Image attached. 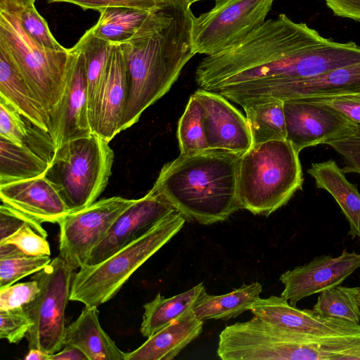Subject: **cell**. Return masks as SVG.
<instances>
[{
  "instance_id": "5",
  "label": "cell",
  "mask_w": 360,
  "mask_h": 360,
  "mask_svg": "<svg viewBox=\"0 0 360 360\" xmlns=\"http://www.w3.org/2000/svg\"><path fill=\"white\" fill-rule=\"evenodd\" d=\"M185 221L174 211L102 262L81 266L75 274L70 300L98 307L113 298L131 276L182 229Z\"/></svg>"
},
{
  "instance_id": "31",
  "label": "cell",
  "mask_w": 360,
  "mask_h": 360,
  "mask_svg": "<svg viewBox=\"0 0 360 360\" xmlns=\"http://www.w3.org/2000/svg\"><path fill=\"white\" fill-rule=\"evenodd\" d=\"M180 153H192L208 150L205 126L204 108L193 94L181 116L177 127Z\"/></svg>"
},
{
  "instance_id": "23",
  "label": "cell",
  "mask_w": 360,
  "mask_h": 360,
  "mask_svg": "<svg viewBox=\"0 0 360 360\" xmlns=\"http://www.w3.org/2000/svg\"><path fill=\"white\" fill-rule=\"evenodd\" d=\"M350 94H360V62L293 84L285 91L282 101Z\"/></svg>"
},
{
  "instance_id": "27",
  "label": "cell",
  "mask_w": 360,
  "mask_h": 360,
  "mask_svg": "<svg viewBox=\"0 0 360 360\" xmlns=\"http://www.w3.org/2000/svg\"><path fill=\"white\" fill-rule=\"evenodd\" d=\"M76 44L84 60L88 113L91 125L96 99L115 44L96 37L91 28L84 32Z\"/></svg>"
},
{
  "instance_id": "6",
  "label": "cell",
  "mask_w": 360,
  "mask_h": 360,
  "mask_svg": "<svg viewBox=\"0 0 360 360\" xmlns=\"http://www.w3.org/2000/svg\"><path fill=\"white\" fill-rule=\"evenodd\" d=\"M22 7L13 0H0V44L51 117L64 93L70 49L52 50L32 39L20 25Z\"/></svg>"
},
{
  "instance_id": "12",
  "label": "cell",
  "mask_w": 360,
  "mask_h": 360,
  "mask_svg": "<svg viewBox=\"0 0 360 360\" xmlns=\"http://www.w3.org/2000/svg\"><path fill=\"white\" fill-rule=\"evenodd\" d=\"M49 134L56 146L91 134L83 54L77 44L70 48L64 93L50 117Z\"/></svg>"
},
{
  "instance_id": "13",
  "label": "cell",
  "mask_w": 360,
  "mask_h": 360,
  "mask_svg": "<svg viewBox=\"0 0 360 360\" xmlns=\"http://www.w3.org/2000/svg\"><path fill=\"white\" fill-rule=\"evenodd\" d=\"M174 211L167 201L151 191L145 196L135 199L94 248L85 264L94 265L102 262L141 238Z\"/></svg>"
},
{
  "instance_id": "14",
  "label": "cell",
  "mask_w": 360,
  "mask_h": 360,
  "mask_svg": "<svg viewBox=\"0 0 360 360\" xmlns=\"http://www.w3.org/2000/svg\"><path fill=\"white\" fill-rule=\"evenodd\" d=\"M359 267L360 253L346 249L338 257H315L281 275L279 280L284 285L281 296L296 306L307 297L340 285Z\"/></svg>"
},
{
  "instance_id": "1",
  "label": "cell",
  "mask_w": 360,
  "mask_h": 360,
  "mask_svg": "<svg viewBox=\"0 0 360 360\" xmlns=\"http://www.w3.org/2000/svg\"><path fill=\"white\" fill-rule=\"evenodd\" d=\"M360 62V46L322 37L281 13L241 41L207 56L195 71L198 86L242 108L282 101L293 84Z\"/></svg>"
},
{
  "instance_id": "8",
  "label": "cell",
  "mask_w": 360,
  "mask_h": 360,
  "mask_svg": "<svg viewBox=\"0 0 360 360\" xmlns=\"http://www.w3.org/2000/svg\"><path fill=\"white\" fill-rule=\"evenodd\" d=\"M75 270L58 255L32 277L40 290L23 307L32 323L26 335L29 349L37 348L53 354L63 347L65 312Z\"/></svg>"
},
{
  "instance_id": "10",
  "label": "cell",
  "mask_w": 360,
  "mask_h": 360,
  "mask_svg": "<svg viewBox=\"0 0 360 360\" xmlns=\"http://www.w3.org/2000/svg\"><path fill=\"white\" fill-rule=\"evenodd\" d=\"M134 201L114 196L71 211L58 223L59 255L75 269L84 265L115 221Z\"/></svg>"
},
{
  "instance_id": "7",
  "label": "cell",
  "mask_w": 360,
  "mask_h": 360,
  "mask_svg": "<svg viewBox=\"0 0 360 360\" xmlns=\"http://www.w3.org/2000/svg\"><path fill=\"white\" fill-rule=\"evenodd\" d=\"M113 162L109 142L91 133L57 148L46 176L75 211L96 201L108 184Z\"/></svg>"
},
{
  "instance_id": "42",
  "label": "cell",
  "mask_w": 360,
  "mask_h": 360,
  "mask_svg": "<svg viewBox=\"0 0 360 360\" xmlns=\"http://www.w3.org/2000/svg\"><path fill=\"white\" fill-rule=\"evenodd\" d=\"M336 16L360 22V0H324Z\"/></svg>"
},
{
  "instance_id": "48",
  "label": "cell",
  "mask_w": 360,
  "mask_h": 360,
  "mask_svg": "<svg viewBox=\"0 0 360 360\" xmlns=\"http://www.w3.org/2000/svg\"><path fill=\"white\" fill-rule=\"evenodd\" d=\"M357 303H358V305L360 308V292L359 293L358 296H357Z\"/></svg>"
},
{
  "instance_id": "4",
  "label": "cell",
  "mask_w": 360,
  "mask_h": 360,
  "mask_svg": "<svg viewBox=\"0 0 360 360\" xmlns=\"http://www.w3.org/2000/svg\"><path fill=\"white\" fill-rule=\"evenodd\" d=\"M299 154L287 140L252 144L239 160V208L268 217L285 205L297 191L302 189Z\"/></svg>"
},
{
  "instance_id": "17",
  "label": "cell",
  "mask_w": 360,
  "mask_h": 360,
  "mask_svg": "<svg viewBox=\"0 0 360 360\" xmlns=\"http://www.w3.org/2000/svg\"><path fill=\"white\" fill-rule=\"evenodd\" d=\"M1 203L44 223H59L71 210L46 175L0 184Z\"/></svg>"
},
{
  "instance_id": "11",
  "label": "cell",
  "mask_w": 360,
  "mask_h": 360,
  "mask_svg": "<svg viewBox=\"0 0 360 360\" xmlns=\"http://www.w3.org/2000/svg\"><path fill=\"white\" fill-rule=\"evenodd\" d=\"M286 140L302 150L354 134L358 124L335 108L295 98L283 101Z\"/></svg>"
},
{
  "instance_id": "41",
  "label": "cell",
  "mask_w": 360,
  "mask_h": 360,
  "mask_svg": "<svg viewBox=\"0 0 360 360\" xmlns=\"http://www.w3.org/2000/svg\"><path fill=\"white\" fill-rule=\"evenodd\" d=\"M304 98L330 106L360 124V94Z\"/></svg>"
},
{
  "instance_id": "46",
  "label": "cell",
  "mask_w": 360,
  "mask_h": 360,
  "mask_svg": "<svg viewBox=\"0 0 360 360\" xmlns=\"http://www.w3.org/2000/svg\"><path fill=\"white\" fill-rule=\"evenodd\" d=\"M157 1L161 4H169L171 2H174L176 0H157Z\"/></svg>"
},
{
  "instance_id": "19",
  "label": "cell",
  "mask_w": 360,
  "mask_h": 360,
  "mask_svg": "<svg viewBox=\"0 0 360 360\" xmlns=\"http://www.w3.org/2000/svg\"><path fill=\"white\" fill-rule=\"evenodd\" d=\"M203 324L204 321L198 319L191 307L128 352L127 360H172L200 335Z\"/></svg>"
},
{
  "instance_id": "3",
  "label": "cell",
  "mask_w": 360,
  "mask_h": 360,
  "mask_svg": "<svg viewBox=\"0 0 360 360\" xmlns=\"http://www.w3.org/2000/svg\"><path fill=\"white\" fill-rule=\"evenodd\" d=\"M241 155L217 149L180 153L162 167L150 191L186 219L202 225L224 221L240 209L237 182Z\"/></svg>"
},
{
  "instance_id": "9",
  "label": "cell",
  "mask_w": 360,
  "mask_h": 360,
  "mask_svg": "<svg viewBox=\"0 0 360 360\" xmlns=\"http://www.w3.org/2000/svg\"><path fill=\"white\" fill-rule=\"evenodd\" d=\"M274 0H214L213 8L193 17L196 53L212 56L241 41L265 22Z\"/></svg>"
},
{
  "instance_id": "47",
  "label": "cell",
  "mask_w": 360,
  "mask_h": 360,
  "mask_svg": "<svg viewBox=\"0 0 360 360\" xmlns=\"http://www.w3.org/2000/svg\"><path fill=\"white\" fill-rule=\"evenodd\" d=\"M188 4H189L190 6L196 2V1H201V0H184Z\"/></svg>"
},
{
  "instance_id": "29",
  "label": "cell",
  "mask_w": 360,
  "mask_h": 360,
  "mask_svg": "<svg viewBox=\"0 0 360 360\" xmlns=\"http://www.w3.org/2000/svg\"><path fill=\"white\" fill-rule=\"evenodd\" d=\"M243 108L246 114L252 144L286 140L283 102L272 101Z\"/></svg>"
},
{
  "instance_id": "25",
  "label": "cell",
  "mask_w": 360,
  "mask_h": 360,
  "mask_svg": "<svg viewBox=\"0 0 360 360\" xmlns=\"http://www.w3.org/2000/svg\"><path fill=\"white\" fill-rule=\"evenodd\" d=\"M204 290L203 283H200L170 297L158 293L153 300L143 305L141 334L149 338L169 325L191 308Z\"/></svg>"
},
{
  "instance_id": "22",
  "label": "cell",
  "mask_w": 360,
  "mask_h": 360,
  "mask_svg": "<svg viewBox=\"0 0 360 360\" xmlns=\"http://www.w3.org/2000/svg\"><path fill=\"white\" fill-rule=\"evenodd\" d=\"M316 187L328 192L335 199L349 225L348 234L360 238V193L333 160L311 163L307 170Z\"/></svg>"
},
{
  "instance_id": "43",
  "label": "cell",
  "mask_w": 360,
  "mask_h": 360,
  "mask_svg": "<svg viewBox=\"0 0 360 360\" xmlns=\"http://www.w3.org/2000/svg\"><path fill=\"white\" fill-rule=\"evenodd\" d=\"M50 360H89L86 355L78 347L65 345L58 352L50 355Z\"/></svg>"
},
{
  "instance_id": "28",
  "label": "cell",
  "mask_w": 360,
  "mask_h": 360,
  "mask_svg": "<svg viewBox=\"0 0 360 360\" xmlns=\"http://www.w3.org/2000/svg\"><path fill=\"white\" fill-rule=\"evenodd\" d=\"M98 12L100 15L97 22L91 27L92 32L99 38L120 44L131 38L153 11L109 7Z\"/></svg>"
},
{
  "instance_id": "40",
  "label": "cell",
  "mask_w": 360,
  "mask_h": 360,
  "mask_svg": "<svg viewBox=\"0 0 360 360\" xmlns=\"http://www.w3.org/2000/svg\"><path fill=\"white\" fill-rule=\"evenodd\" d=\"M326 144L343 157L345 166L342 170L345 174H360V124H358V129L354 134L328 141Z\"/></svg>"
},
{
  "instance_id": "38",
  "label": "cell",
  "mask_w": 360,
  "mask_h": 360,
  "mask_svg": "<svg viewBox=\"0 0 360 360\" xmlns=\"http://www.w3.org/2000/svg\"><path fill=\"white\" fill-rule=\"evenodd\" d=\"M47 2L69 3L78 6L84 11L92 9L97 11L109 7H128L154 11L169 4H161L157 0H47Z\"/></svg>"
},
{
  "instance_id": "32",
  "label": "cell",
  "mask_w": 360,
  "mask_h": 360,
  "mask_svg": "<svg viewBox=\"0 0 360 360\" xmlns=\"http://www.w3.org/2000/svg\"><path fill=\"white\" fill-rule=\"evenodd\" d=\"M51 260L50 256H30L24 254L0 258V288L36 274L49 264Z\"/></svg>"
},
{
  "instance_id": "39",
  "label": "cell",
  "mask_w": 360,
  "mask_h": 360,
  "mask_svg": "<svg viewBox=\"0 0 360 360\" xmlns=\"http://www.w3.org/2000/svg\"><path fill=\"white\" fill-rule=\"evenodd\" d=\"M29 224L42 236L47 233L41 223L1 203L0 206V242L4 240L24 225Z\"/></svg>"
},
{
  "instance_id": "45",
  "label": "cell",
  "mask_w": 360,
  "mask_h": 360,
  "mask_svg": "<svg viewBox=\"0 0 360 360\" xmlns=\"http://www.w3.org/2000/svg\"><path fill=\"white\" fill-rule=\"evenodd\" d=\"M19 5L25 7L31 4H34L36 0H13Z\"/></svg>"
},
{
  "instance_id": "36",
  "label": "cell",
  "mask_w": 360,
  "mask_h": 360,
  "mask_svg": "<svg viewBox=\"0 0 360 360\" xmlns=\"http://www.w3.org/2000/svg\"><path fill=\"white\" fill-rule=\"evenodd\" d=\"M32 326L23 307L0 311V338L18 343Z\"/></svg>"
},
{
  "instance_id": "44",
  "label": "cell",
  "mask_w": 360,
  "mask_h": 360,
  "mask_svg": "<svg viewBox=\"0 0 360 360\" xmlns=\"http://www.w3.org/2000/svg\"><path fill=\"white\" fill-rule=\"evenodd\" d=\"M49 354L46 352L37 349H30L28 353L25 356V360H50Z\"/></svg>"
},
{
  "instance_id": "21",
  "label": "cell",
  "mask_w": 360,
  "mask_h": 360,
  "mask_svg": "<svg viewBox=\"0 0 360 360\" xmlns=\"http://www.w3.org/2000/svg\"><path fill=\"white\" fill-rule=\"evenodd\" d=\"M0 96L34 126L49 132L48 113L22 77L7 50L1 44Z\"/></svg>"
},
{
  "instance_id": "26",
  "label": "cell",
  "mask_w": 360,
  "mask_h": 360,
  "mask_svg": "<svg viewBox=\"0 0 360 360\" xmlns=\"http://www.w3.org/2000/svg\"><path fill=\"white\" fill-rule=\"evenodd\" d=\"M50 163L27 146L0 137V184L45 176Z\"/></svg>"
},
{
  "instance_id": "15",
  "label": "cell",
  "mask_w": 360,
  "mask_h": 360,
  "mask_svg": "<svg viewBox=\"0 0 360 360\" xmlns=\"http://www.w3.org/2000/svg\"><path fill=\"white\" fill-rule=\"evenodd\" d=\"M250 311L255 316L299 333L316 336H360V323L323 316L313 309L297 308L281 296L259 297Z\"/></svg>"
},
{
  "instance_id": "20",
  "label": "cell",
  "mask_w": 360,
  "mask_h": 360,
  "mask_svg": "<svg viewBox=\"0 0 360 360\" xmlns=\"http://www.w3.org/2000/svg\"><path fill=\"white\" fill-rule=\"evenodd\" d=\"M97 307L84 306L79 316L66 327L64 345L79 348L89 360H127L122 351L103 329Z\"/></svg>"
},
{
  "instance_id": "35",
  "label": "cell",
  "mask_w": 360,
  "mask_h": 360,
  "mask_svg": "<svg viewBox=\"0 0 360 360\" xmlns=\"http://www.w3.org/2000/svg\"><path fill=\"white\" fill-rule=\"evenodd\" d=\"M0 243H6L30 256H51L50 245L46 237L27 224Z\"/></svg>"
},
{
  "instance_id": "24",
  "label": "cell",
  "mask_w": 360,
  "mask_h": 360,
  "mask_svg": "<svg viewBox=\"0 0 360 360\" xmlns=\"http://www.w3.org/2000/svg\"><path fill=\"white\" fill-rule=\"evenodd\" d=\"M262 291V286L258 282L243 284L221 295H209L205 289L191 308L195 316L200 320H227L250 311L259 298Z\"/></svg>"
},
{
  "instance_id": "18",
  "label": "cell",
  "mask_w": 360,
  "mask_h": 360,
  "mask_svg": "<svg viewBox=\"0 0 360 360\" xmlns=\"http://www.w3.org/2000/svg\"><path fill=\"white\" fill-rule=\"evenodd\" d=\"M129 91L127 69L120 44H115L107 63L91 122V132L110 142L120 132Z\"/></svg>"
},
{
  "instance_id": "30",
  "label": "cell",
  "mask_w": 360,
  "mask_h": 360,
  "mask_svg": "<svg viewBox=\"0 0 360 360\" xmlns=\"http://www.w3.org/2000/svg\"><path fill=\"white\" fill-rule=\"evenodd\" d=\"M360 287L337 285L320 292L313 310L326 317L345 319L360 323L357 296Z\"/></svg>"
},
{
  "instance_id": "34",
  "label": "cell",
  "mask_w": 360,
  "mask_h": 360,
  "mask_svg": "<svg viewBox=\"0 0 360 360\" xmlns=\"http://www.w3.org/2000/svg\"><path fill=\"white\" fill-rule=\"evenodd\" d=\"M20 21L25 32L41 46L56 51L65 49L53 36L46 21L39 13L34 4L22 7Z\"/></svg>"
},
{
  "instance_id": "33",
  "label": "cell",
  "mask_w": 360,
  "mask_h": 360,
  "mask_svg": "<svg viewBox=\"0 0 360 360\" xmlns=\"http://www.w3.org/2000/svg\"><path fill=\"white\" fill-rule=\"evenodd\" d=\"M33 125L0 96V137L22 146L29 137Z\"/></svg>"
},
{
  "instance_id": "37",
  "label": "cell",
  "mask_w": 360,
  "mask_h": 360,
  "mask_svg": "<svg viewBox=\"0 0 360 360\" xmlns=\"http://www.w3.org/2000/svg\"><path fill=\"white\" fill-rule=\"evenodd\" d=\"M36 280L12 284L0 288V311L24 307L31 302L39 292Z\"/></svg>"
},
{
  "instance_id": "2",
  "label": "cell",
  "mask_w": 360,
  "mask_h": 360,
  "mask_svg": "<svg viewBox=\"0 0 360 360\" xmlns=\"http://www.w3.org/2000/svg\"><path fill=\"white\" fill-rule=\"evenodd\" d=\"M190 6L177 0L152 12L131 38L120 44L129 82L120 132L169 90L195 54Z\"/></svg>"
},
{
  "instance_id": "16",
  "label": "cell",
  "mask_w": 360,
  "mask_h": 360,
  "mask_svg": "<svg viewBox=\"0 0 360 360\" xmlns=\"http://www.w3.org/2000/svg\"><path fill=\"white\" fill-rule=\"evenodd\" d=\"M194 94L204 108L208 149L247 151L252 141L246 117L218 93L199 88Z\"/></svg>"
}]
</instances>
